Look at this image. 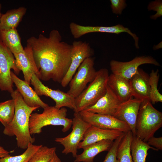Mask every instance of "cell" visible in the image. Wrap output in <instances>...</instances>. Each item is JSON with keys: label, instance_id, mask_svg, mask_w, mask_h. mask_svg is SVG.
<instances>
[{"label": "cell", "instance_id": "obj_13", "mask_svg": "<svg viewBox=\"0 0 162 162\" xmlns=\"http://www.w3.org/2000/svg\"><path fill=\"white\" fill-rule=\"evenodd\" d=\"M69 28L72 35L76 39L85 34L92 32H104L118 34L125 32L133 37L136 48H139L138 37L136 34L132 33L128 28L121 24L111 26H84L72 22L70 24Z\"/></svg>", "mask_w": 162, "mask_h": 162}, {"label": "cell", "instance_id": "obj_31", "mask_svg": "<svg viewBox=\"0 0 162 162\" xmlns=\"http://www.w3.org/2000/svg\"><path fill=\"white\" fill-rule=\"evenodd\" d=\"M148 9L150 11L153 10L156 12V14L150 16V18L155 20L162 16V1L156 0L151 2L148 6Z\"/></svg>", "mask_w": 162, "mask_h": 162}, {"label": "cell", "instance_id": "obj_25", "mask_svg": "<svg viewBox=\"0 0 162 162\" xmlns=\"http://www.w3.org/2000/svg\"><path fill=\"white\" fill-rule=\"evenodd\" d=\"M133 136L129 131L125 133L121 140L117 151V158L119 162H134L130 151Z\"/></svg>", "mask_w": 162, "mask_h": 162}, {"label": "cell", "instance_id": "obj_26", "mask_svg": "<svg viewBox=\"0 0 162 162\" xmlns=\"http://www.w3.org/2000/svg\"><path fill=\"white\" fill-rule=\"evenodd\" d=\"M15 113V104L11 99L0 102V122L5 127L12 120Z\"/></svg>", "mask_w": 162, "mask_h": 162}, {"label": "cell", "instance_id": "obj_12", "mask_svg": "<svg viewBox=\"0 0 162 162\" xmlns=\"http://www.w3.org/2000/svg\"><path fill=\"white\" fill-rule=\"evenodd\" d=\"M82 119L91 125L125 133L130 131L128 125L113 116L93 113L86 111L80 112Z\"/></svg>", "mask_w": 162, "mask_h": 162}, {"label": "cell", "instance_id": "obj_29", "mask_svg": "<svg viewBox=\"0 0 162 162\" xmlns=\"http://www.w3.org/2000/svg\"><path fill=\"white\" fill-rule=\"evenodd\" d=\"M56 150V147L49 148L41 145L28 162H49Z\"/></svg>", "mask_w": 162, "mask_h": 162}, {"label": "cell", "instance_id": "obj_11", "mask_svg": "<svg viewBox=\"0 0 162 162\" xmlns=\"http://www.w3.org/2000/svg\"><path fill=\"white\" fill-rule=\"evenodd\" d=\"M71 62L68 70L61 84L64 87L69 84L77 69L86 58L91 57L93 51L88 43L81 41H75L72 44Z\"/></svg>", "mask_w": 162, "mask_h": 162}, {"label": "cell", "instance_id": "obj_1", "mask_svg": "<svg viewBox=\"0 0 162 162\" xmlns=\"http://www.w3.org/2000/svg\"><path fill=\"white\" fill-rule=\"evenodd\" d=\"M62 39L59 32L53 29L48 37L40 34L38 38L32 36L27 39V44L32 48L40 79H52L61 83L67 72L71 63L72 46Z\"/></svg>", "mask_w": 162, "mask_h": 162}, {"label": "cell", "instance_id": "obj_20", "mask_svg": "<svg viewBox=\"0 0 162 162\" xmlns=\"http://www.w3.org/2000/svg\"><path fill=\"white\" fill-rule=\"evenodd\" d=\"M107 85L121 103L132 98L129 80L112 73L109 75Z\"/></svg>", "mask_w": 162, "mask_h": 162}, {"label": "cell", "instance_id": "obj_27", "mask_svg": "<svg viewBox=\"0 0 162 162\" xmlns=\"http://www.w3.org/2000/svg\"><path fill=\"white\" fill-rule=\"evenodd\" d=\"M41 146L30 144L25 151L21 154L15 156L9 155L0 158V162H28Z\"/></svg>", "mask_w": 162, "mask_h": 162}, {"label": "cell", "instance_id": "obj_37", "mask_svg": "<svg viewBox=\"0 0 162 162\" xmlns=\"http://www.w3.org/2000/svg\"><path fill=\"white\" fill-rule=\"evenodd\" d=\"M1 9H2V4L0 2V20L1 16H2V14H1Z\"/></svg>", "mask_w": 162, "mask_h": 162}, {"label": "cell", "instance_id": "obj_35", "mask_svg": "<svg viewBox=\"0 0 162 162\" xmlns=\"http://www.w3.org/2000/svg\"><path fill=\"white\" fill-rule=\"evenodd\" d=\"M49 162H62L55 152Z\"/></svg>", "mask_w": 162, "mask_h": 162}, {"label": "cell", "instance_id": "obj_21", "mask_svg": "<svg viewBox=\"0 0 162 162\" xmlns=\"http://www.w3.org/2000/svg\"><path fill=\"white\" fill-rule=\"evenodd\" d=\"M113 142L111 140H104L86 147L81 154H77L74 162H94V157L101 152L108 151Z\"/></svg>", "mask_w": 162, "mask_h": 162}, {"label": "cell", "instance_id": "obj_2", "mask_svg": "<svg viewBox=\"0 0 162 162\" xmlns=\"http://www.w3.org/2000/svg\"><path fill=\"white\" fill-rule=\"evenodd\" d=\"M11 96L15 104L14 114L12 121L4 127L3 132L10 136H15L18 147L26 149L35 141L30 133L29 121L32 112L39 107L28 106L17 89L11 93Z\"/></svg>", "mask_w": 162, "mask_h": 162}, {"label": "cell", "instance_id": "obj_28", "mask_svg": "<svg viewBox=\"0 0 162 162\" xmlns=\"http://www.w3.org/2000/svg\"><path fill=\"white\" fill-rule=\"evenodd\" d=\"M159 77V70H152L149 77V84L150 87V101L153 104L158 102H162V95L158 89Z\"/></svg>", "mask_w": 162, "mask_h": 162}, {"label": "cell", "instance_id": "obj_18", "mask_svg": "<svg viewBox=\"0 0 162 162\" xmlns=\"http://www.w3.org/2000/svg\"><path fill=\"white\" fill-rule=\"evenodd\" d=\"M149 77L142 69L139 68L138 73L129 80L133 97L142 102L150 101Z\"/></svg>", "mask_w": 162, "mask_h": 162}, {"label": "cell", "instance_id": "obj_6", "mask_svg": "<svg viewBox=\"0 0 162 162\" xmlns=\"http://www.w3.org/2000/svg\"><path fill=\"white\" fill-rule=\"evenodd\" d=\"M72 130L67 136L55 138V141L62 145V153L65 155L71 153L75 158L77 155L78 146L82 140L84 134L91 125L82 118L80 112H74L72 119Z\"/></svg>", "mask_w": 162, "mask_h": 162}, {"label": "cell", "instance_id": "obj_10", "mask_svg": "<svg viewBox=\"0 0 162 162\" xmlns=\"http://www.w3.org/2000/svg\"><path fill=\"white\" fill-rule=\"evenodd\" d=\"M145 64L160 65L153 57L142 56H136L132 60L126 62L112 60L110 62V66L112 74L129 80L138 73L139 66Z\"/></svg>", "mask_w": 162, "mask_h": 162}, {"label": "cell", "instance_id": "obj_5", "mask_svg": "<svg viewBox=\"0 0 162 162\" xmlns=\"http://www.w3.org/2000/svg\"><path fill=\"white\" fill-rule=\"evenodd\" d=\"M108 70L101 68L97 71L96 76L88 86L75 98L76 110L80 112L94 105L106 93L109 76Z\"/></svg>", "mask_w": 162, "mask_h": 162}, {"label": "cell", "instance_id": "obj_8", "mask_svg": "<svg viewBox=\"0 0 162 162\" xmlns=\"http://www.w3.org/2000/svg\"><path fill=\"white\" fill-rule=\"evenodd\" d=\"M11 69L17 75L20 71L16 66L14 55L0 40V89L10 93L14 91Z\"/></svg>", "mask_w": 162, "mask_h": 162}, {"label": "cell", "instance_id": "obj_15", "mask_svg": "<svg viewBox=\"0 0 162 162\" xmlns=\"http://www.w3.org/2000/svg\"><path fill=\"white\" fill-rule=\"evenodd\" d=\"M14 55L16 66L20 71H22L24 81L30 85L33 74L39 78V71L34 59L32 48L29 45L27 44L22 52Z\"/></svg>", "mask_w": 162, "mask_h": 162}, {"label": "cell", "instance_id": "obj_24", "mask_svg": "<svg viewBox=\"0 0 162 162\" xmlns=\"http://www.w3.org/2000/svg\"><path fill=\"white\" fill-rule=\"evenodd\" d=\"M151 149L158 151L155 148L151 146L147 143L133 136L130 146V151L134 162H145L148 150Z\"/></svg>", "mask_w": 162, "mask_h": 162}, {"label": "cell", "instance_id": "obj_3", "mask_svg": "<svg viewBox=\"0 0 162 162\" xmlns=\"http://www.w3.org/2000/svg\"><path fill=\"white\" fill-rule=\"evenodd\" d=\"M67 110L64 107L58 109L49 106L44 109L41 113H32L29 121V130L31 135L39 134L44 127L50 125L62 126L65 133L70 128L72 119L67 117Z\"/></svg>", "mask_w": 162, "mask_h": 162}, {"label": "cell", "instance_id": "obj_34", "mask_svg": "<svg viewBox=\"0 0 162 162\" xmlns=\"http://www.w3.org/2000/svg\"><path fill=\"white\" fill-rule=\"evenodd\" d=\"M10 152L0 146V158H4L10 155Z\"/></svg>", "mask_w": 162, "mask_h": 162}, {"label": "cell", "instance_id": "obj_19", "mask_svg": "<svg viewBox=\"0 0 162 162\" xmlns=\"http://www.w3.org/2000/svg\"><path fill=\"white\" fill-rule=\"evenodd\" d=\"M11 76L13 83L22 97L25 103L30 107H38L43 109L49 106L43 102L35 91L24 80L19 78L13 72H11Z\"/></svg>", "mask_w": 162, "mask_h": 162}, {"label": "cell", "instance_id": "obj_17", "mask_svg": "<svg viewBox=\"0 0 162 162\" xmlns=\"http://www.w3.org/2000/svg\"><path fill=\"white\" fill-rule=\"evenodd\" d=\"M124 133L112 130L105 129L90 125L87 129L78 149H82L93 143L106 140L114 141Z\"/></svg>", "mask_w": 162, "mask_h": 162}, {"label": "cell", "instance_id": "obj_16", "mask_svg": "<svg viewBox=\"0 0 162 162\" xmlns=\"http://www.w3.org/2000/svg\"><path fill=\"white\" fill-rule=\"evenodd\" d=\"M121 103L107 85L106 92L105 94L94 105L84 111L113 116Z\"/></svg>", "mask_w": 162, "mask_h": 162}, {"label": "cell", "instance_id": "obj_23", "mask_svg": "<svg viewBox=\"0 0 162 162\" xmlns=\"http://www.w3.org/2000/svg\"><path fill=\"white\" fill-rule=\"evenodd\" d=\"M0 40L13 55L24 50L21 38L16 28L0 30Z\"/></svg>", "mask_w": 162, "mask_h": 162}, {"label": "cell", "instance_id": "obj_14", "mask_svg": "<svg viewBox=\"0 0 162 162\" xmlns=\"http://www.w3.org/2000/svg\"><path fill=\"white\" fill-rule=\"evenodd\" d=\"M142 101L133 98L121 103L113 116L126 123L129 127L133 136H135V126L138 112Z\"/></svg>", "mask_w": 162, "mask_h": 162}, {"label": "cell", "instance_id": "obj_22", "mask_svg": "<svg viewBox=\"0 0 162 162\" xmlns=\"http://www.w3.org/2000/svg\"><path fill=\"white\" fill-rule=\"evenodd\" d=\"M27 9L20 7L8 10L2 14L0 20V30L16 28L25 14Z\"/></svg>", "mask_w": 162, "mask_h": 162}, {"label": "cell", "instance_id": "obj_36", "mask_svg": "<svg viewBox=\"0 0 162 162\" xmlns=\"http://www.w3.org/2000/svg\"><path fill=\"white\" fill-rule=\"evenodd\" d=\"M162 48V42H160L159 44L155 45V46L153 47V50H156Z\"/></svg>", "mask_w": 162, "mask_h": 162}, {"label": "cell", "instance_id": "obj_33", "mask_svg": "<svg viewBox=\"0 0 162 162\" xmlns=\"http://www.w3.org/2000/svg\"><path fill=\"white\" fill-rule=\"evenodd\" d=\"M147 143L150 146H152L158 150L162 149V137H156L153 136L150 137Z\"/></svg>", "mask_w": 162, "mask_h": 162}, {"label": "cell", "instance_id": "obj_9", "mask_svg": "<svg viewBox=\"0 0 162 162\" xmlns=\"http://www.w3.org/2000/svg\"><path fill=\"white\" fill-rule=\"evenodd\" d=\"M30 83L34 86V91L38 96L44 95L52 99L56 103L55 107L60 109L67 107L75 111V98L67 93L59 90H53L45 86L34 74L32 76Z\"/></svg>", "mask_w": 162, "mask_h": 162}, {"label": "cell", "instance_id": "obj_4", "mask_svg": "<svg viewBox=\"0 0 162 162\" xmlns=\"http://www.w3.org/2000/svg\"><path fill=\"white\" fill-rule=\"evenodd\" d=\"M162 126V113L155 109L150 101L142 102L136 122L135 136L147 142Z\"/></svg>", "mask_w": 162, "mask_h": 162}, {"label": "cell", "instance_id": "obj_32", "mask_svg": "<svg viewBox=\"0 0 162 162\" xmlns=\"http://www.w3.org/2000/svg\"><path fill=\"white\" fill-rule=\"evenodd\" d=\"M110 1L112 12L115 14H121L127 6L126 1L124 0H110Z\"/></svg>", "mask_w": 162, "mask_h": 162}, {"label": "cell", "instance_id": "obj_30", "mask_svg": "<svg viewBox=\"0 0 162 162\" xmlns=\"http://www.w3.org/2000/svg\"><path fill=\"white\" fill-rule=\"evenodd\" d=\"M125 133L114 140L103 162H119L117 158V151L119 145Z\"/></svg>", "mask_w": 162, "mask_h": 162}, {"label": "cell", "instance_id": "obj_7", "mask_svg": "<svg viewBox=\"0 0 162 162\" xmlns=\"http://www.w3.org/2000/svg\"><path fill=\"white\" fill-rule=\"evenodd\" d=\"M94 59L90 57L81 64L78 70L69 82L70 88L67 93L73 98L78 97L92 82L97 73L94 67Z\"/></svg>", "mask_w": 162, "mask_h": 162}]
</instances>
